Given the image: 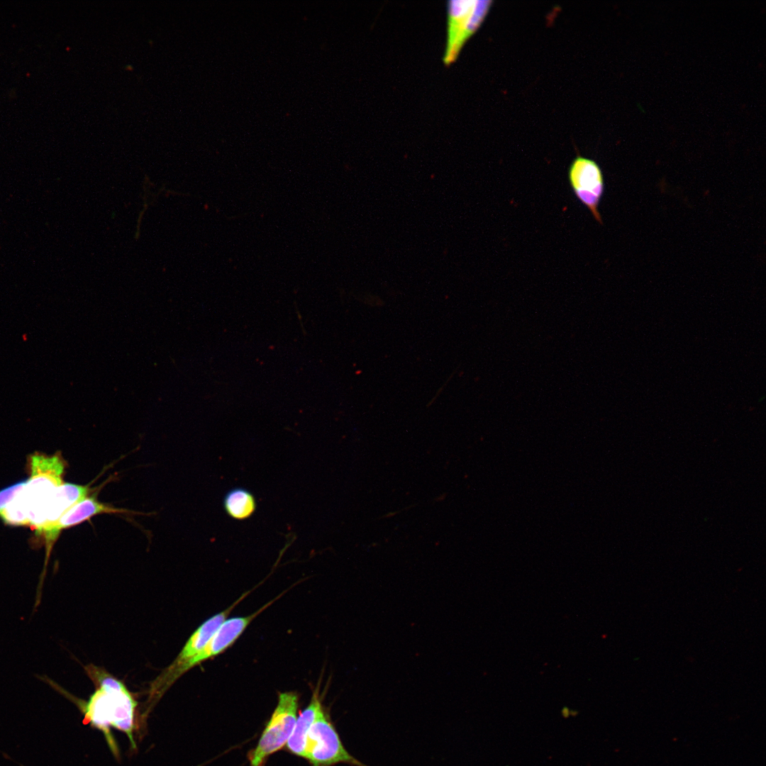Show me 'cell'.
Masks as SVG:
<instances>
[{
    "instance_id": "1",
    "label": "cell",
    "mask_w": 766,
    "mask_h": 766,
    "mask_svg": "<svg viewBox=\"0 0 766 766\" xmlns=\"http://www.w3.org/2000/svg\"><path fill=\"white\" fill-rule=\"evenodd\" d=\"M84 669L96 686L83 706L86 719L104 731L113 747L111 726L126 733L135 747L133 730L137 702L131 693L123 682L103 667L89 664Z\"/></svg>"
},
{
    "instance_id": "2",
    "label": "cell",
    "mask_w": 766,
    "mask_h": 766,
    "mask_svg": "<svg viewBox=\"0 0 766 766\" xmlns=\"http://www.w3.org/2000/svg\"><path fill=\"white\" fill-rule=\"evenodd\" d=\"M30 478L15 496L27 513L28 525H35L42 508L51 494L63 484L66 463L61 455H31L29 458Z\"/></svg>"
},
{
    "instance_id": "3",
    "label": "cell",
    "mask_w": 766,
    "mask_h": 766,
    "mask_svg": "<svg viewBox=\"0 0 766 766\" xmlns=\"http://www.w3.org/2000/svg\"><path fill=\"white\" fill-rule=\"evenodd\" d=\"M299 701L296 692L279 693L277 704L256 747L248 753L250 766H265L271 755L286 745L297 718Z\"/></svg>"
},
{
    "instance_id": "4",
    "label": "cell",
    "mask_w": 766,
    "mask_h": 766,
    "mask_svg": "<svg viewBox=\"0 0 766 766\" xmlns=\"http://www.w3.org/2000/svg\"><path fill=\"white\" fill-rule=\"evenodd\" d=\"M250 592L244 593L230 606L209 618L195 630L174 661L152 682L149 690L150 701L154 702L159 700L172 684L182 676L181 670L184 665L206 645L221 624L228 618L233 609Z\"/></svg>"
},
{
    "instance_id": "5",
    "label": "cell",
    "mask_w": 766,
    "mask_h": 766,
    "mask_svg": "<svg viewBox=\"0 0 766 766\" xmlns=\"http://www.w3.org/2000/svg\"><path fill=\"white\" fill-rule=\"evenodd\" d=\"M305 759L311 766H333L338 763L368 766L345 749L324 706L308 733Z\"/></svg>"
},
{
    "instance_id": "6",
    "label": "cell",
    "mask_w": 766,
    "mask_h": 766,
    "mask_svg": "<svg viewBox=\"0 0 766 766\" xmlns=\"http://www.w3.org/2000/svg\"><path fill=\"white\" fill-rule=\"evenodd\" d=\"M491 1L451 0L447 5V38L443 62L457 57L466 40L476 31L487 13Z\"/></svg>"
},
{
    "instance_id": "7",
    "label": "cell",
    "mask_w": 766,
    "mask_h": 766,
    "mask_svg": "<svg viewBox=\"0 0 766 766\" xmlns=\"http://www.w3.org/2000/svg\"><path fill=\"white\" fill-rule=\"evenodd\" d=\"M568 179L577 196L591 212L595 220L602 223L599 204L604 193L602 171L593 160L577 156L570 165Z\"/></svg>"
},
{
    "instance_id": "8",
    "label": "cell",
    "mask_w": 766,
    "mask_h": 766,
    "mask_svg": "<svg viewBox=\"0 0 766 766\" xmlns=\"http://www.w3.org/2000/svg\"><path fill=\"white\" fill-rule=\"evenodd\" d=\"M104 513L127 514L130 513V511L124 509L116 508L101 503L96 499L94 496H87L71 507L62 516L57 522L43 529L38 535L39 536H43L45 545V560L43 570L40 577L38 588H43L48 560L52 547L62 530L79 524L95 515Z\"/></svg>"
},
{
    "instance_id": "9",
    "label": "cell",
    "mask_w": 766,
    "mask_h": 766,
    "mask_svg": "<svg viewBox=\"0 0 766 766\" xmlns=\"http://www.w3.org/2000/svg\"><path fill=\"white\" fill-rule=\"evenodd\" d=\"M287 591L283 592L281 594L278 595V596H276L272 600L268 601L256 611L248 616L227 618L221 624L206 645L184 665L181 670V675H183L195 666L225 652L234 644L248 626L259 614L279 599Z\"/></svg>"
},
{
    "instance_id": "10",
    "label": "cell",
    "mask_w": 766,
    "mask_h": 766,
    "mask_svg": "<svg viewBox=\"0 0 766 766\" xmlns=\"http://www.w3.org/2000/svg\"><path fill=\"white\" fill-rule=\"evenodd\" d=\"M88 486L63 483L51 494L43 505L34 526L35 534L53 525L71 507L89 496Z\"/></svg>"
},
{
    "instance_id": "11",
    "label": "cell",
    "mask_w": 766,
    "mask_h": 766,
    "mask_svg": "<svg viewBox=\"0 0 766 766\" xmlns=\"http://www.w3.org/2000/svg\"><path fill=\"white\" fill-rule=\"evenodd\" d=\"M318 687L313 691L308 706L297 716L292 733L285 745L290 753L304 758L306 757L308 733L324 706Z\"/></svg>"
},
{
    "instance_id": "12",
    "label": "cell",
    "mask_w": 766,
    "mask_h": 766,
    "mask_svg": "<svg viewBox=\"0 0 766 766\" xmlns=\"http://www.w3.org/2000/svg\"><path fill=\"white\" fill-rule=\"evenodd\" d=\"M256 506L254 495L242 487L231 489L223 499V508L226 514L235 520L250 518L255 513Z\"/></svg>"
},
{
    "instance_id": "13",
    "label": "cell",
    "mask_w": 766,
    "mask_h": 766,
    "mask_svg": "<svg viewBox=\"0 0 766 766\" xmlns=\"http://www.w3.org/2000/svg\"><path fill=\"white\" fill-rule=\"evenodd\" d=\"M26 483V481H22L0 491V511L15 498Z\"/></svg>"
}]
</instances>
